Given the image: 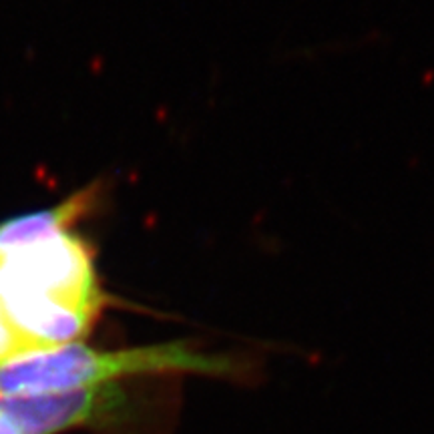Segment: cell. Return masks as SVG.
I'll return each mask as SVG.
<instances>
[{
  "label": "cell",
  "instance_id": "cell-1",
  "mask_svg": "<svg viewBox=\"0 0 434 434\" xmlns=\"http://www.w3.org/2000/svg\"><path fill=\"white\" fill-rule=\"evenodd\" d=\"M0 301L33 352L75 344L105 304L89 245L61 229L2 252Z\"/></svg>",
  "mask_w": 434,
  "mask_h": 434
},
{
  "label": "cell",
  "instance_id": "cell-2",
  "mask_svg": "<svg viewBox=\"0 0 434 434\" xmlns=\"http://www.w3.org/2000/svg\"><path fill=\"white\" fill-rule=\"evenodd\" d=\"M245 372L244 362L237 358L205 352L185 340L125 350H93L75 342L33 352L0 366V398L100 388L121 378L151 374L242 378Z\"/></svg>",
  "mask_w": 434,
  "mask_h": 434
},
{
  "label": "cell",
  "instance_id": "cell-3",
  "mask_svg": "<svg viewBox=\"0 0 434 434\" xmlns=\"http://www.w3.org/2000/svg\"><path fill=\"white\" fill-rule=\"evenodd\" d=\"M115 404V390H58L21 396H2L0 410L11 416L21 434H58L75 426L97 423Z\"/></svg>",
  "mask_w": 434,
  "mask_h": 434
},
{
  "label": "cell",
  "instance_id": "cell-4",
  "mask_svg": "<svg viewBox=\"0 0 434 434\" xmlns=\"http://www.w3.org/2000/svg\"><path fill=\"white\" fill-rule=\"evenodd\" d=\"M89 207V193H78L65 203L43 210L36 213H26L21 217H14L11 222L0 225V254L12 249L16 245L26 244L34 237L61 229H71V225L81 217V213Z\"/></svg>",
  "mask_w": 434,
  "mask_h": 434
},
{
  "label": "cell",
  "instance_id": "cell-5",
  "mask_svg": "<svg viewBox=\"0 0 434 434\" xmlns=\"http://www.w3.org/2000/svg\"><path fill=\"white\" fill-rule=\"evenodd\" d=\"M26 354H33V350L24 342L23 336L12 328L11 320L0 301V366L9 364L16 358L26 356Z\"/></svg>",
  "mask_w": 434,
  "mask_h": 434
},
{
  "label": "cell",
  "instance_id": "cell-6",
  "mask_svg": "<svg viewBox=\"0 0 434 434\" xmlns=\"http://www.w3.org/2000/svg\"><path fill=\"white\" fill-rule=\"evenodd\" d=\"M0 434H21L19 426L4 410H0Z\"/></svg>",
  "mask_w": 434,
  "mask_h": 434
}]
</instances>
